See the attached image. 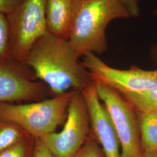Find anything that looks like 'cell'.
<instances>
[{"label": "cell", "mask_w": 157, "mask_h": 157, "mask_svg": "<svg viewBox=\"0 0 157 157\" xmlns=\"http://www.w3.org/2000/svg\"><path fill=\"white\" fill-rule=\"evenodd\" d=\"M98 95L114 124L121 147V157H141L140 136L136 111L121 93L96 83Z\"/></svg>", "instance_id": "6"}, {"label": "cell", "mask_w": 157, "mask_h": 157, "mask_svg": "<svg viewBox=\"0 0 157 157\" xmlns=\"http://www.w3.org/2000/svg\"><path fill=\"white\" fill-rule=\"evenodd\" d=\"M154 14H155V15L157 17V9L154 11Z\"/></svg>", "instance_id": "22"}, {"label": "cell", "mask_w": 157, "mask_h": 157, "mask_svg": "<svg viewBox=\"0 0 157 157\" xmlns=\"http://www.w3.org/2000/svg\"><path fill=\"white\" fill-rule=\"evenodd\" d=\"M34 157H55L40 138L35 139Z\"/></svg>", "instance_id": "17"}, {"label": "cell", "mask_w": 157, "mask_h": 157, "mask_svg": "<svg viewBox=\"0 0 157 157\" xmlns=\"http://www.w3.org/2000/svg\"><path fill=\"white\" fill-rule=\"evenodd\" d=\"M28 135L17 124L0 118V152L14 145Z\"/></svg>", "instance_id": "13"}, {"label": "cell", "mask_w": 157, "mask_h": 157, "mask_svg": "<svg viewBox=\"0 0 157 157\" xmlns=\"http://www.w3.org/2000/svg\"><path fill=\"white\" fill-rule=\"evenodd\" d=\"M142 154L157 150V111L137 112Z\"/></svg>", "instance_id": "11"}, {"label": "cell", "mask_w": 157, "mask_h": 157, "mask_svg": "<svg viewBox=\"0 0 157 157\" xmlns=\"http://www.w3.org/2000/svg\"><path fill=\"white\" fill-rule=\"evenodd\" d=\"M46 85L35 78L23 63L10 61L0 64V102H29L44 100Z\"/></svg>", "instance_id": "8"}, {"label": "cell", "mask_w": 157, "mask_h": 157, "mask_svg": "<svg viewBox=\"0 0 157 157\" xmlns=\"http://www.w3.org/2000/svg\"><path fill=\"white\" fill-rule=\"evenodd\" d=\"M141 157H157V150L149 153L142 154Z\"/></svg>", "instance_id": "20"}, {"label": "cell", "mask_w": 157, "mask_h": 157, "mask_svg": "<svg viewBox=\"0 0 157 157\" xmlns=\"http://www.w3.org/2000/svg\"><path fill=\"white\" fill-rule=\"evenodd\" d=\"M98 141L90 132L84 145L73 157H105Z\"/></svg>", "instance_id": "16"}, {"label": "cell", "mask_w": 157, "mask_h": 157, "mask_svg": "<svg viewBox=\"0 0 157 157\" xmlns=\"http://www.w3.org/2000/svg\"><path fill=\"white\" fill-rule=\"evenodd\" d=\"M24 0H0V13L7 15L15 10Z\"/></svg>", "instance_id": "18"}, {"label": "cell", "mask_w": 157, "mask_h": 157, "mask_svg": "<svg viewBox=\"0 0 157 157\" xmlns=\"http://www.w3.org/2000/svg\"><path fill=\"white\" fill-rule=\"evenodd\" d=\"M82 63L95 82L106 85L122 94L139 93L157 86V70H144L135 66L128 69H116L90 52L84 55Z\"/></svg>", "instance_id": "7"}, {"label": "cell", "mask_w": 157, "mask_h": 157, "mask_svg": "<svg viewBox=\"0 0 157 157\" xmlns=\"http://www.w3.org/2000/svg\"><path fill=\"white\" fill-rule=\"evenodd\" d=\"M91 132L84 95L73 90L63 129L40 138L55 157H73L84 145Z\"/></svg>", "instance_id": "5"}, {"label": "cell", "mask_w": 157, "mask_h": 157, "mask_svg": "<svg viewBox=\"0 0 157 157\" xmlns=\"http://www.w3.org/2000/svg\"><path fill=\"white\" fill-rule=\"evenodd\" d=\"M35 137L27 135L14 145L0 152V157H34Z\"/></svg>", "instance_id": "14"}, {"label": "cell", "mask_w": 157, "mask_h": 157, "mask_svg": "<svg viewBox=\"0 0 157 157\" xmlns=\"http://www.w3.org/2000/svg\"><path fill=\"white\" fill-rule=\"evenodd\" d=\"M78 58L68 40L47 32L35 42L23 64L56 96L83 91L95 82Z\"/></svg>", "instance_id": "1"}, {"label": "cell", "mask_w": 157, "mask_h": 157, "mask_svg": "<svg viewBox=\"0 0 157 157\" xmlns=\"http://www.w3.org/2000/svg\"><path fill=\"white\" fill-rule=\"evenodd\" d=\"M82 91L89 115L91 133L101 145L105 157H121L118 135L109 112L98 95L95 82Z\"/></svg>", "instance_id": "9"}, {"label": "cell", "mask_w": 157, "mask_h": 157, "mask_svg": "<svg viewBox=\"0 0 157 157\" xmlns=\"http://www.w3.org/2000/svg\"><path fill=\"white\" fill-rule=\"evenodd\" d=\"M128 11L131 17H137L140 13V0H119Z\"/></svg>", "instance_id": "19"}, {"label": "cell", "mask_w": 157, "mask_h": 157, "mask_svg": "<svg viewBox=\"0 0 157 157\" xmlns=\"http://www.w3.org/2000/svg\"><path fill=\"white\" fill-rule=\"evenodd\" d=\"M131 17L119 0H84L68 41L80 58L87 53L102 54L108 48L105 29L117 19Z\"/></svg>", "instance_id": "2"}, {"label": "cell", "mask_w": 157, "mask_h": 157, "mask_svg": "<svg viewBox=\"0 0 157 157\" xmlns=\"http://www.w3.org/2000/svg\"><path fill=\"white\" fill-rule=\"evenodd\" d=\"M12 61L10 52V35L5 14L0 13V64Z\"/></svg>", "instance_id": "15"}, {"label": "cell", "mask_w": 157, "mask_h": 157, "mask_svg": "<svg viewBox=\"0 0 157 157\" xmlns=\"http://www.w3.org/2000/svg\"><path fill=\"white\" fill-rule=\"evenodd\" d=\"M6 15L10 35L11 59L23 63L35 42L48 32L45 0H24Z\"/></svg>", "instance_id": "4"}, {"label": "cell", "mask_w": 157, "mask_h": 157, "mask_svg": "<svg viewBox=\"0 0 157 157\" xmlns=\"http://www.w3.org/2000/svg\"><path fill=\"white\" fill-rule=\"evenodd\" d=\"M122 95L137 112L157 111V86L146 91Z\"/></svg>", "instance_id": "12"}, {"label": "cell", "mask_w": 157, "mask_h": 157, "mask_svg": "<svg viewBox=\"0 0 157 157\" xmlns=\"http://www.w3.org/2000/svg\"><path fill=\"white\" fill-rule=\"evenodd\" d=\"M152 56L154 59L157 61V45H155L152 50Z\"/></svg>", "instance_id": "21"}, {"label": "cell", "mask_w": 157, "mask_h": 157, "mask_svg": "<svg viewBox=\"0 0 157 157\" xmlns=\"http://www.w3.org/2000/svg\"><path fill=\"white\" fill-rule=\"evenodd\" d=\"M73 93L72 90L33 102H0V118L17 124L35 138H42L55 132L65 121Z\"/></svg>", "instance_id": "3"}, {"label": "cell", "mask_w": 157, "mask_h": 157, "mask_svg": "<svg viewBox=\"0 0 157 157\" xmlns=\"http://www.w3.org/2000/svg\"><path fill=\"white\" fill-rule=\"evenodd\" d=\"M84 0H45L48 32L68 40Z\"/></svg>", "instance_id": "10"}]
</instances>
